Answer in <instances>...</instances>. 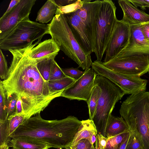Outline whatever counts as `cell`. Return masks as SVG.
<instances>
[{"label": "cell", "mask_w": 149, "mask_h": 149, "mask_svg": "<svg viewBox=\"0 0 149 149\" xmlns=\"http://www.w3.org/2000/svg\"><path fill=\"white\" fill-rule=\"evenodd\" d=\"M76 80L68 76L53 81H49L48 86L52 94H62L63 92L74 83Z\"/></svg>", "instance_id": "21"}, {"label": "cell", "mask_w": 149, "mask_h": 149, "mask_svg": "<svg viewBox=\"0 0 149 149\" xmlns=\"http://www.w3.org/2000/svg\"><path fill=\"white\" fill-rule=\"evenodd\" d=\"M116 8L111 0H102L96 21L93 52L101 61L118 19Z\"/></svg>", "instance_id": "8"}, {"label": "cell", "mask_w": 149, "mask_h": 149, "mask_svg": "<svg viewBox=\"0 0 149 149\" xmlns=\"http://www.w3.org/2000/svg\"><path fill=\"white\" fill-rule=\"evenodd\" d=\"M38 43L36 42L22 49L9 50L12 55V61L6 79L0 82L7 98L15 95L21 100L23 114L26 119L40 113L62 94L50 92L48 82L39 72L36 61L29 56V49Z\"/></svg>", "instance_id": "1"}, {"label": "cell", "mask_w": 149, "mask_h": 149, "mask_svg": "<svg viewBox=\"0 0 149 149\" xmlns=\"http://www.w3.org/2000/svg\"><path fill=\"white\" fill-rule=\"evenodd\" d=\"M130 131L125 149H144L143 141L139 134L135 132Z\"/></svg>", "instance_id": "25"}, {"label": "cell", "mask_w": 149, "mask_h": 149, "mask_svg": "<svg viewBox=\"0 0 149 149\" xmlns=\"http://www.w3.org/2000/svg\"></svg>", "instance_id": "47"}, {"label": "cell", "mask_w": 149, "mask_h": 149, "mask_svg": "<svg viewBox=\"0 0 149 149\" xmlns=\"http://www.w3.org/2000/svg\"><path fill=\"white\" fill-rule=\"evenodd\" d=\"M9 147L7 144L0 146V149H9Z\"/></svg>", "instance_id": "43"}, {"label": "cell", "mask_w": 149, "mask_h": 149, "mask_svg": "<svg viewBox=\"0 0 149 149\" xmlns=\"http://www.w3.org/2000/svg\"><path fill=\"white\" fill-rule=\"evenodd\" d=\"M14 149V148H12V149Z\"/></svg>", "instance_id": "45"}, {"label": "cell", "mask_w": 149, "mask_h": 149, "mask_svg": "<svg viewBox=\"0 0 149 149\" xmlns=\"http://www.w3.org/2000/svg\"><path fill=\"white\" fill-rule=\"evenodd\" d=\"M15 113L18 115L23 114L22 102L18 97L16 103Z\"/></svg>", "instance_id": "38"}, {"label": "cell", "mask_w": 149, "mask_h": 149, "mask_svg": "<svg viewBox=\"0 0 149 149\" xmlns=\"http://www.w3.org/2000/svg\"><path fill=\"white\" fill-rule=\"evenodd\" d=\"M97 137L101 147L103 149H104L107 143V138L100 133L97 134Z\"/></svg>", "instance_id": "36"}, {"label": "cell", "mask_w": 149, "mask_h": 149, "mask_svg": "<svg viewBox=\"0 0 149 149\" xmlns=\"http://www.w3.org/2000/svg\"><path fill=\"white\" fill-rule=\"evenodd\" d=\"M101 1L84 0L81 8L64 14L74 36L87 54L93 52L96 21Z\"/></svg>", "instance_id": "3"}, {"label": "cell", "mask_w": 149, "mask_h": 149, "mask_svg": "<svg viewBox=\"0 0 149 149\" xmlns=\"http://www.w3.org/2000/svg\"><path fill=\"white\" fill-rule=\"evenodd\" d=\"M96 73L92 69L85 71L84 74L62 93L61 97L70 100L88 101L95 85Z\"/></svg>", "instance_id": "12"}, {"label": "cell", "mask_w": 149, "mask_h": 149, "mask_svg": "<svg viewBox=\"0 0 149 149\" xmlns=\"http://www.w3.org/2000/svg\"><path fill=\"white\" fill-rule=\"evenodd\" d=\"M130 26L121 20H117L107 45L103 62H108L116 57L129 43Z\"/></svg>", "instance_id": "13"}, {"label": "cell", "mask_w": 149, "mask_h": 149, "mask_svg": "<svg viewBox=\"0 0 149 149\" xmlns=\"http://www.w3.org/2000/svg\"><path fill=\"white\" fill-rule=\"evenodd\" d=\"M84 0H77L75 2L63 6H58L56 15L65 14L74 12L83 6Z\"/></svg>", "instance_id": "27"}, {"label": "cell", "mask_w": 149, "mask_h": 149, "mask_svg": "<svg viewBox=\"0 0 149 149\" xmlns=\"http://www.w3.org/2000/svg\"><path fill=\"white\" fill-rule=\"evenodd\" d=\"M8 69L5 57L0 49V77L1 79L4 80L6 79Z\"/></svg>", "instance_id": "34"}, {"label": "cell", "mask_w": 149, "mask_h": 149, "mask_svg": "<svg viewBox=\"0 0 149 149\" xmlns=\"http://www.w3.org/2000/svg\"><path fill=\"white\" fill-rule=\"evenodd\" d=\"M130 27V37L129 43L115 58L129 55L142 54L146 57L149 61V43L143 36L141 24L131 25Z\"/></svg>", "instance_id": "14"}, {"label": "cell", "mask_w": 149, "mask_h": 149, "mask_svg": "<svg viewBox=\"0 0 149 149\" xmlns=\"http://www.w3.org/2000/svg\"><path fill=\"white\" fill-rule=\"evenodd\" d=\"M145 2L146 8H149V0H145Z\"/></svg>", "instance_id": "44"}, {"label": "cell", "mask_w": 149, "mask_h": 149, "mask_svg": "<svg viewBox=\"0 0 149 149\" xmlns=\"http://www.w3.org/2000/svg\"><path fill=\"white\" fill-rule=\"evenodd\" d=\"M141 29L145 38L149 43V22L141 24Z\"/></svg>", "instance_id": "35"}, {"label": "cell", "mask_w": 149, "mask_h": 149, "mask_svg": "<svg viewBox=\"0 0 149 149\" xmlns=\"http://www.w3.org/2000/svg\"><path fill=\"white\" fill-rule=\"evenodd\" d=\"M31 47L29 50V57L36 61L47 58H54L60 49L52 39L46 40L39 43L37 46Z\"/></svg>", "instance_id": "16"}, {"label": "cell", "mask_w": 149, "mask_h": 149, "mask_svg": "<svg viewBox=\"0 0 149 149\" xmlns=\"http://www.w3.org/2000/svg\"><path fill=\"white\" fill-rule=\"evenodd\" d=\"M130 131L107 138L104 149H119L122 144L129 137Z\"/></svg>", "instance_id": "23"}, {"label": "cell", "mask_w": 149, "mask_h": 149, "mask_svg": "<svg viewBox=\"0 0 149 149\" xmlns=\"http://www.w3.org/2000/svg\"><path fill=\"white\" fill-rule=\"evenodd\" d=\"M20 0H12L8 8L4 13H6L10 11L20 2Z\"/></svg>", "instance_id": "39"}, {"label": "cell", "mask_w": 149, "mask_h": 149, "mask_svg": "<svg viewBox=\"0 0 149 149\" xmlns=\"http://www.w3.org/2000/svg\"><path fill=\"white\" fill-rule=\"evenodd\" d=\"M61 69L66 76L75 79L76 80L80 78L85 72V71H82L78 69V68H61Z\"/></svg>", "instance_id": "33"}, {"label": "cell", "mask_w": 149, "mask_h": 149, "mask_svg": "<svg viewBox=\"0 0 149 149\" xmlns=\"http://www.w3.org/2000/svg\"><path fill=\"white\" fill-rule=\"evenodd\" d=\"M18 97L15 95H12L6 101L7 119L11 116L15 114L16 103Z\"/></svg>", "instance_id": "31"}, {"label": "cell", "mask_w": 149, "mask_h": 149, "mask_svg": "<svg viewBox=\"0 0 149 149\" xmlns=\"http://www.w3.org/2000/svg\"><path fill=\"white\" fill-rule=\"evenodd\" d=\"M7 119L8 121L9 137L18 127L26 120L24 115H18L16 113L10 116Z\"/></svg>", "instance_id": "26"}, {"label": "cell", "mask_w": 149, "mask_h": 149, "mask_svg": "<svg viewBox=\"0 0 149 149\" xmlns=\"http://www.w3.org/2000/svg\"><path fill=\"white\" fill-rule=\"evenodd\" d=\"M10 147H12L15 149H48L51 148L42 141L27 136H19L12 138Z\"/></svg>", "instance_id": "17"}, {"label": "cell", "mask_w": 149, "mask_h": 149, "mask_svg": "<svg viewBox=\"0 0 149 149\" xmlns=\"http://www.w3.org/2000/svg\"><path fill=\"white\" fill-rule=\"evenodd\" d=\"M91 68L97 75L102 76L114 83L125 95H135L146 91L147 80L137 76L126 75L116 72L105 67L101 61L92 62Z\"/></svg>", "instance_id": "9"}, {"label": "cell", "mask_w": 149, "mask_h": 149, "mask_svg": "<svg viewBox=\"0 0 149 149\" xmlns=\"http://www.w3.org/2000/svg\"><path fill=\"white\" fill-rule=\"evenodd\" d=\"M65 149H94L93 145L88 139H81Z\"/></svg>", "instance_id": "32"}, {"label": "cell", "mask_w": 149, "mask_h": 149, "mask_svg": "<svg viewBox=\"0 0 149 149\" xmlns=\"http://www.w3.org/2000/svg\"><path fill=\"white\" fill-rule=\"evenodd\" d=\"M0 122L3 123L7 120V97L4 89L0 83Z\"/></svg>", "instance_id": "28"}, {"label": "cell", "mask_w": 149, "mask_h": 149, "mask_svg": "<svg viewBox=\"0 0 149 149\" xmlns=\"http://www.w3.org/2000/svg\"><path fill=\"white\" fill-rule=\"evenodd\" d=\"M36 0H20L10 11L0 18V40L9 34L21 22L29 19Z\"/></svg>", "instance_id": "11"}, {"label": "cell", "mask_w": 149, "mask_h": 149, "mask_svg": "<svg viewBox=\"0 0 149 149\" xmlns=\"http://www.w3.org/2000/svg\"><path fill=\"white\" fill-rule=\"evenodd\" d=\"M118 3L123 13L121 20L130 26L149 22V14L134 6L129 0H119Z\"/></svg>", "instance_id": "15"}, {"label": "cell", "mask_w": 149, "mask_h": 149, "mask_svg": "<svg viewBox=\"0 0 149 149\" xmlns=\"http://www.w3.org/2000/svg\"><path fill=\"white\" fill-rule=\"evenodd\" d=\"M119 112L130 131L138 134L144 149H149V92L144 91L128 96L122 102Z\"/></svg>", "instance_id": "4"}, {"label": "cell", "mask_w": 149, "mask_h": 149, "mask_svg": "<svg viewBox=\"0 0 149 149\" xmlns=\"http://www.w3.org/2000/svg\"><path fill=\"white\" fill-rule=\"evenodd\" d=\"M94 149H103L101 147L97 137L95 142Z\"/></svg>", "instance_id": "40"}, {"label": "cell", "mask_w": 149, "mask_h": 149, "mask_svg": "<svg viewBox=\"0 0 149 149\" xmlns=\"http://www.w3.org/2000/svg\"><path fill=\"white\" fill-rule=\"evenodd\" d=\"M48 34V24L31 21L29 18L20 22L9 34L0 40V49L3 50L26 47L35 40H40Z\"/></svg>", "instance_id": "7"}, {"label": "cell", "mask_w": 149, "mask_h": 149, "mask_svg": "<svg viewBox=\"0 0 149 149\" xmlns=\"http://www.w3.org/2000/svg\"><path fill=\"white\" fill-rule=\"evenodd\" d=\"M101 91L100 87L95 82V85L90 96L86 102L88 108L89 119L92 120L101 95Z\"/></svg>", "instance_id": "22"}, {"label": "cell", "mask_w": 149, "mask_h": 149, "mask_svg": "<svg viewBox=\"0 0 149 149\" xmlns=\"http://www.w3.org/2000/svg\"><path fill=\"white\" fill-rule=\"evenodd\" d=\"M58 6L54 0H47L38 11L36 22L44 24L52 21Z\"/></svg>", "instance_id": "20"}, {"label": "cell", "mask_w": 149, "mask_h": 149, "mask_svg": "<svg viewBox=\"0 0 149 149\" xmlns=\"http://www.w3.org/2000/svg\"><path fill=\"white\" fill-rule=\"evenodd\" d=\"M97 135L94 134L93 135L91 138L90 142H91L93 145L94 143L95 142L96 140Z\"/></svg>", "instance_id": "41"}, {"label": "cell", "mask_w": 149, "mask_h": 149, "mask_svg": "<svg viewBox=\"0 0 149 149\" xmlns=\"http://www.w3.org/2000/svg\"><path fill=\"white\" fill-rule=\"evenodd\" d=\"M130 131L126 122L121 117L111 115L109 117L105 130L106 137L114 136Z\"/></svg>", "instance_id": "18"}, {"label": "cell", "mask_w": 149, "mask_h": 149, "mask_svg": "<svg viewBox=\"0 0 149 149\" xmlns=\"http://www.w3.org/2000/svg\"></svg>", "instance_id": "46"}, {"label": "cell", "mask_w": 149, "mask_h": 149, "mask_svg": "<svg viewBox=\"0 0 149 149\" xmlns=\"http://www.w3.org/2000/svg\"><path fill=\"white\" fill-rule=\"evenodd\" d=\"M48 34L60 50L85 71L90 68L92 63L90 54L83 50L74 36L64 14L56 15L48 24Z\"/></svg>", "instance_id": "5"}, {"label": "cell", "mask_w": 149, "mask_h": 149, "mask_svg": "<svg viewBox=\"0 0 149 149\" xmlns=\"http://www.w3.org/2000/svg\"><path fill=\"white\" fill-rule=\"evenodd\" d=\"M35 115L25 120L10 137H31L51 148H65L71 145L81 123V121L74 116L60 120H47L42 118L40 113Z\"/></svg>", "instance_id": "2"}, {"label": "cell", "mask_w": 149, "mask_h": 149, "mask_svg": "<svg viewBox=\"0 0 149 149\" xmlns=\"http://www.w3.org/2000/svg\"><path fill=\"white\" fill-rule=\"evenodd\" d=\"M11 139L9 137L7 120L4 122H0V146L7 144L9 147Z\"/></svg>", "instance_id": "29"}, {"label": "cell", "mask_w": 149, "mask_h": 149, "mask_svg": "<svg viewBox=\"0 0 149 149\" xmlns=\"http://www.w3.org/2000/svg\"><path fill=\"white\" fill-rule=\"evenodd\" d=\"M97 134V130L92 120L90 119L82 120L70 145L82 139H86L90 141L93 135Z\"/></svg>", "instance_id": "19"}, {"label": "cell", "mask_w": 149, "mask_h": 149, "mask_svg": "<svg viewBox=\"0 0 149 149\" xmlns=\"http://www.w3.org/2000/svg\"><path fill=\"white\" fill-rule=\"evenodd\" d=\"M107 68L126 75L141 77L149 72V61L142 54L129 55L102 62Z\"/></svg>", "instance_id": "10"}, {"label": "cell", "mask_w": 149, "mask_h": 149, "mask_svg": "<svg viewBox=\"0 0 149 149\" xmlns=\"http://www.w3.org/2000/svg\"><path fill=\"white\" fill-rule=\"evenodd\" d=\"M95 82L101 92L91 120L97 133L106 137L105 130L109 117L116 104L125 94L119 87L102 76L97 74Z\"/></svg>", "instance_id": "6"}, {"label": "cell", "mask_w": 149, "mask_h": 149, "mask_svg": "<svg viewBox=\"0 0 149 149\" xmlns=\"http://www.w3.org/2000/svg\"><path fill=\"white\" fill-rule=\"evenodd\" d=\"M129 137L122 144L119 149H125L126 145L128 141Z\"/></svg>", "instance_id": "42"}, {"label": "cell", "mask_w": 149, "mask_h": 149, "mask_svg": "<svg viewBox=\"0 0 149 149\" xmlns=\"http://www.w3.org/2000/svg\"><path fill=\"white\" fill-rule=\"evenodd\" d=\"M77 0H54L58 6H63L72 4Z\"/></svg>", "instance_id": "37"}, {"label": "cell", "mask_w": 149, "mask_h": 149, "mask_svg": "<svg viewBox=\"0 0 149 149\" xmlns=\"http://www.w3.org/2000/svg\"><path fill=\"white\" fill-rule=\"evenodd\" d=\"M61 68L54 59L53 61L50 71L49 81H53L59 79L66 77Z\"/></svg>", "instance_id": "30"}, {"label": "cell", "mask_w": 149, "mask_h": 149, "mask_svg": "<svg viewBox=\"0 0 149 149\" xmlns=\"http://www.w3.org/2000/svg\"><path fill=\"white\" fill-rule=\"evenodd\" d=\"M54 58H47L36 62L38 69L43 78L49 82L53 60Z\"/></svg>", "instance_id": "24"}]
</instances>
